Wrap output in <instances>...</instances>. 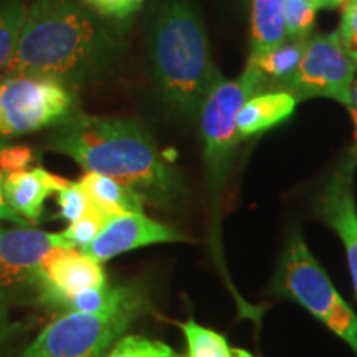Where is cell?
Segmentation results:
<instances>
[{
    "instance_id": "11",
    "label": "cell",
    "mask_w": 357,
    "mask_h": 357,
    "mask_svg": "<svg viewBox=\"0 0 357 357\" xmlns=\"http://www.w3.org/2000/svg\"><path fill=\"white\" fill-rule=\"evenodd\" d=\"M73 248L60 234L37 229L0 230V288L35 278L53 250Z\"/></svg>"
},
{
    "instance_id": "19",
    "label": "cell",
    "mask_w": 357,
    "mask_h": 357,
    "mask_svg": "<svg viewBox=\"0 0 357 357\" xmlns=\"http://www.w3.org/2000/svg\"><path fill=\"white\" fill-rule=\"evenodd\" d=\"M182 331L185 334L187 346H189L187 357H234L227 339L213 329L205 328L190 319L189 323L182 326Z\"/></svg>"
},
{
    "instance_id": "2",
    "label": "cell",
    "mask_w": 357,
    "mask_h": 357,
    "mask_svg": "<svg viewBox=\"0 0 357 357\" xmlns=\"http://www.w3.org/2000/svg\"><path fill=\"white\" fill-rule=\"evenodd\" d=\"M114 50L109 30L78 0H33L6 73L77 86L105 70Z\"/></svg>"
},
{
    "instance_id": "16",
    "label": "cell",
    "mask_w": 357,
    "mask_h": 357,
    "mask_svg": "<svg viewBox=\"0 0 357 357\" xmlns=\"http://www.w3.org/2000/svg\"><path fill=\"white\" fill-rule=\"evenodd\" d=\"M288 42L284 25V0H253L252 2V52L258 56Z\"/></svg>"
},
{
    "instance_id": "30",
    "label": "cell",
    "mask_w": 357,
    "mask_h": 357,
    "mask_svg": "<svg viewBox=\"0 0 357 357\" xmlns=\"http://www.w3.org/2000/svg\"><path fill=\"white\" fill-rule=\"evenodd\" d=\"M352 108H354L352 114H354L357 121V82H354V84H352Z\"/></svg>"
},
{
    "instance_id": "9",
    "label": "cell",
    "mask_w": 357,
    "mask_h": 357,
    "mask_svg": "<svg viewBox=\"0 0 357 357\" xmlns=\"http://www.w3.org/2000/svg\"><path fill=\"white\" fill-rule=\"evenodd\" d=\"M357 169V147H351L334 167L316 199L314 213L344 245L352 284L357 294V207L354 177Z\"/></svg>"
},
{
    "instance_id": "26",
    "label": "cell",
    "mask_w": 357,
    "mask_h": 357,
    "mask_svg": "<svg viewBox=\"0 0 357 357\" xmlns=\"http://www.w3.org/2000/svg\"><path fill=\"white\" fill-rule=\"evenodd\" d=\"M33 160V153L26 146H10L7 144L0 151V167L3 172L22 171Z\"/></svg>"
},
{
    "instance_id": "17",
    "label": "cell",
    "mask_w": 357,
    "mask_h": 357,
    "mask_svg": "<svg viewBox=\"0 0 357 357\" xmlns=\"http://www.w3.org/2000/svg\"><path fill=\"white\" fill-rule=\"evenodd\" d=\"M307 40L310 38L288 40L287 43L275 48V50L248 58V63L255 66L261 73V77L265 78L266 89L278 91L293 77L294 71L300 66L303 55H305Z\"/></svg>"
},
{
    "instance_id": "24",
    "label": "cell",
    "mask_w": 357,
    "mask_h": 357,
    "mask_svg": "<svg viewBox=\"0 0 357 357\" xmlns=\"http://www.w3.org/2000/svg\"><path fill=\"white\" fill-rule=\"evenodd\" d=\"M118 288H88L82 293H77L66 301L65 307L78 312H96L105 310L114 300Z\"/></svg>"
},
{
    "instance_id": "13",
    "label": "cell",
    "mask_w": 357,
    "mask_h": 357,
    "mask_svg": "<svg viewBox=\"0 0 357 357\" xmlns=\"http://www.w3.org/2000/svg\"><path fill=\"white\" fill-rule=\"evenodd\" d=\"M70 181L47 172L42 167L6 172L2 195L8 208L29 222H37L43 212V202L52 192H58Z\"/></svg>"
},
{
    "instance_id": "6",
    "label": "cell",
    "mask_w": 357,
    "mask_h": 357,
    "mask_svg": "<svg viewBox=\"0 0 357 357\" xmlns=\"http://www.w3.org/2000/svg\"><path fill=\"white\" fill-rule=\"evenodd\" d=\"M265 91V78L255 66L247 63L236 79H218L199 111L205 174L213 204H217L225 187L240 142L236 114L245 101Z\"/></svg>"
},
{
    "instance_id": "33",
    "label": "cell",
    "mask_w": 357,
    "mask_h": 357,
    "mask_svg": "<svg viewBox=\"0 0 357 357\" xmlns=\"http://www.w3.org/2000/svg\"><path fill=\"white\" fill-rule=\"evenodd\" d=\"M342 2H344V0H342Z\"/></svg>"
},
{
    "instance_id": "25",
    "label": "cell",
    "mask_w": 357,
    "mask_h": 357,
    "mask_svg": "<svg viewBox=\"0 0 357 357\" xmlns=\"http://www.w3.org/2000/svg\"><path fill=\"white\" fill-rule=\"evenodd\" d=\"M337 32L357 68V0H346V8Z\"/></svg>"
},
{
    "instance_id": "12",
    "label": "cell",
    "mask_w": 357,
    "mask_h": 357,
    "mask_svg": "<svg viewBox=\"0 0 357 357\" xmlns=\"http://www.w3.org/2000/svg\"><path fill=\"white\" fill-rule=\"evenodd\" d=\"M37 281L45 300L60 306H65L71 296L84 289L106 287L100 263L83 252H77V248L53 250L40 266Z\"/></svg>"
},
{
    "instance_id": "29",
    "label": "cell",
    "mask_w": 357,
    "mask_h": 357,
    "mask_svg": "<svg viewBox=\"0 0 357 357\" xmlns=\"http://www.w3.org/2000/svg\"><path fill=\"white\" fill-rule=\"evenodd\" d=\"M310 2L316 8H329V7H337L342 0H310Z\"/></svg>"
},
{
    "instance_id": "28",
    "label": "cell",
    "mask_w": 357,
    "mask_h": 357,
    "mask_svg": "<svg viewBox=\"0 0 357 357\" xmlns=\"http://www.w3.org/2000/svg\"><path fill=\"white\" fill-rule=\"evenodd\" d=\"M3 146H6V141L0 139V151H2ZM3 176H6V172H3V169L0 167V218H6V220H10L13 223H19V225H24V223H25L24 218L17 215V213L13 212L12 208H8V205L6 204V200H3V195H2Z\"/></svg>"
},
{
    "instance_id": "15",
    "label": "cell",
    "mask_w": 357,
    "mask_h": 357,
    "mask_svg": "<svg viewBox=\"0 0 357 357\" xmlns=\"http://www.w3.org/2000/svg\"><path fill=\"white\" fill-rule=\"evenodd\" d=\"M89 202L108 215L142 212L144 199L121 182L96 172H86L78 182Z\"/></svg>"
},
{
    "instance_id": "7",
    "label": "cell",
    "mask_w": 357,
    "mask_h": 357,
    "mask_svg": "<svg viewBox=\"0 0 357 357\" xmlns=\"http://www.w3.org/2000/svg\"><path fill=\"white\" fill-rule=\"evenodd\" d=\"M70 89L29 75H0V139L58 126L73 116Z\"/></svg>"
},
{
    "instance_id": "22",
    "label": "cell",
    "mask_w": 357,
    "mask_h": 357,
    "mask_svg": "<svg viewBox=\"0 0 357 357\" xmlns=\"http://www.w3.org/2000/svg\"><path fill=\"white\" fill-rule=\"evenodd\" d=\"M316 19V7L310 0H284V25L288 40H306Z\"/></svg>"
},
{
    "instance_id": "18",
    "label": "cell",
    "mask_w": 357,
    "mask_h": 357,
    "mask_svg": "<svg viewBox=\"0 0 357 357\" xmlns=\"http://www.w3.org/2000/svg\"><path fill=\"white\" fill-rule=\"evenodd\" d=\"M26 8L22 0H0V75L6 73L15 55Z\"/></svg>"
},
{
    "instance_id": "32",
    "label": "cell",
    "mask_w": 357,
    "mask_h": 357,
    "mask_svg": "<svg viewBox=\"0 0 357 357\" xmlns=\"http://www.w3.org/2000/svg\"><path fill=\"white\" fill-rule=\"evenodd\" d=\"M356 147H357V142H356Z\"/></svg>"
},
{
    "instance_id": "21",
    "label": "cell",
    "mask_w": 357,
    "mask_h": 357,
    "mask_svg": "<svg viewBox=\"0 0 357 357\" xmlns=\"http://www.w3.org/2000/svg\"><path fill=\"white\" fill-rule=\"evenodd\" d=\"M106 357H184L172 347L142 336H124L114 342Z\"/></svg>"
},
{
    "instance_id": "1",
    "label": "cell",
    "mask_w": 357,
    "mask_h": 357,
    "mask_svg": "<svg viewBox=\"0 0 357 357\" xmlns=\"http://www.w3.org/2000/svg\"><path fill=\"white\" fill-rule=\"evenodd\" d=\"M47 149L68 155L86 172L121 182L159 207L176 202L182 190L176 169L134 119L75 113L55 126Z\"/></svg>"
},
{
    "instance_id": "4",
    "label": "cell",
    "mask_w": 357,
    "mask_h": 357,
    "mask_svg": "<svg viewBox=\"0 0 357 357\" xmlns=\"http://www.w3.org/2000/svg\"><path fill=\"white\" fill-rule=\"evenodd\" d=\"M146 307L144 289L118 287L108 307L66 312L48 324L20 357H101Z\"/></svg>"
},
{
    "instance_id": "3",
    "label": "cell",
    "mask_w": 357,
    "mask_h": 357,
    "mask_svg": "<svg viewBox=\"0 0 357 357\" xmlns=\"http://www.w3.org/2000/svg\"><path fill=\"white\" fill-rule=\"evenodd\" d=\"M154 77L174 108L197 114L211 88L220 79L213 65L204 20L190 0H166L151 40Z\"/></svg>"
},
{
    "instance_id": "5",
    "label": "cell",
    "mask_w": 357,
    "mask_h": 357,
    "mask_svg": "<svg viewBox=\"0 0 357 357\" xmlns=\"http://www.w3.org/2000/svg\"><path fill=\"white\" fill-rule=\"evenodd\" d=\"M273 291L311 312L326 328L346 341L357 357V316L334 288L331 278L312 257L301 234H293L281 253Z\"/></svg>"
},
{
    "instance_id": "14",
    "label": "cell",
    "mask_w": 357,
    "mask_h": 357,
    "mask_svg": "<svg viewBox=\"0 0 357 357\" xmlns=\"http://www.w3.org/2000/svg\"><path fill=\"white\" fill-rule=\"evenodd\" d=\"M296 98L287 91H266L245 101L236 114L240 139L257 136L287 121L296 109Z\"/></svg>"
},
{
    "instance_id": "23",
    "label": "cell",
    "mask_w": 357,
    "mask_h": 357,
    "mask_svg": "<svg viewBox=\"0 0 357 357\" xmlns=\"http://www.w3.org/2000/svg\"><path fill=\"white\" fill-rule=\"evenodd\" d=\"M56 202L60 207V217L68 223L78 220L89 208V200L77 182H68L63 189L56 192Z\"/></svg>"
},
{
    "instance_id": "10",
    "label": "cell",
    "mask_w": 357,
    "mask_h": 357,
    "mask_svg": "<svg viewBox=\"0 0 357 357\" xmlns=\"http://www.w3.org/2000/svg\"><path fill=\"white\" fill-rule=\"evenodd\" d=\"M184 235L178 234L177 230L169 229L167 225L153 220L142 212H131L109 217L96 238L79 252L98 263H102L146 245L184 242Z\"/></svg>"
},
{
    "instance_id": "27",
    "label": "cell",
    "mask_w": 357,
    "mask_h": 357,
    "mask_svg": "<svg viewBox=\"0 0 357 357\" xmlns=\"http://www.w3.org/2000/svg\"><path fill=\"white\" fill-rule=\"evenodd\" d=\"M95 10L102 15L114 17V19H126L141 7L142 0H84Z\"/></svg>"
},
{
    "instance_id": "20",
    "label": "cell",
    "mask_w": 357,
    "mask_h": 357,
    "mask_svg": "<svg viewBox=\"0 0 357 357\" xmlns=\"http://www.w3.org/2000/svg\"><path fill=\"white\" fill-rule=\"evenodd\" d=\"M109 217L106 212L100 211L96 205L89 204V208L83 217H79L78 220L71 222L70 227L65 231H61V236L68 242L73 248L83 250L86 245H89L93 240L96 238V235L100 234L102 227L106 225V222L109 220Z\"/></svg>"
},
{
    "instance_id": "31",
    "label": "cell",
    "mask_w": 357,
    "mask_h": 357,
    "mask_svg": "<svg viewBox=\"0 0 357 357\" xmlns=\"http://www.w3.org/2000/svg\"><path fill=\"white\" fill-rule=\"evenodd\" d=\"M231 352H234V357H253L250 352L243 351V349H234Z\"/></svg>"
},
{
    "instance_id": "8",
    "label": "cell",
    "mask_w": 357,
    "mask_h": 357,
    "mask_svg": "<svg viewBox=\"0 0 357 357\" xmlns=\"http://www.w3.org/2000/svg\"><path fill=\"white\" fill-rule=\"evenodd\" d=\"M356 65L346 52L339 32L316 35L307 40L305 55L294 75L278 91H287L296 101L331 98L351 113Z\"/></svg>"
}]
</instances>
